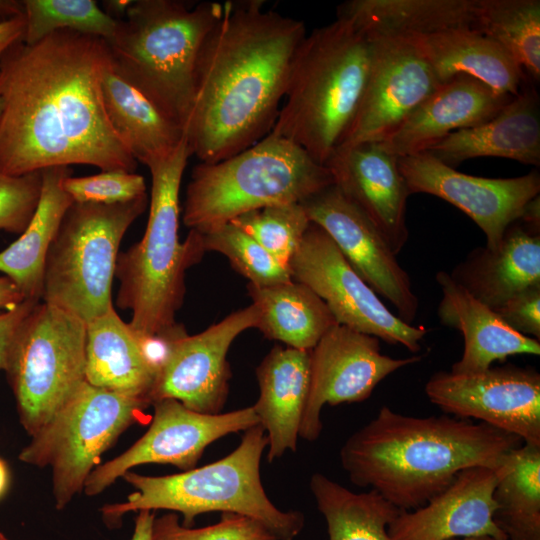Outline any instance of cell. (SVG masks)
<instances>
[{"instance_id":"obj_1","label":"cell","mask_w":540,"mask_h":540,"mask_svg":"<svg viewBox=\"0 0 540 540\" xmlns=\"http://www.w3.org/2000/svg\"><path fill=\"white\" fill-rule=\"evenodd\" d=\"M106 41L69 30L10 47L0 59V173L55 166L135 172L137 161L113 131L101 80Z\"/></svg>"},{"instance_id":"obj_2","label":"cell","mask_w":540,"mask_h":540,"mask_svg":"<svg viewBox=\"0 0 540 540\" xmlns=\"http://www.w3.org/2000/svg\"><path fill=\"white\" fill-rule=\"evenodd\" d=\"M262 0L226 1L200 49L186 139L214 163L273 129L305 24L264 8Z\"/></svg>"},{"instance_id":"obj_3","label":"cell","mask_w":540,"mask_h":540,"mask_svg":"<svg viewBox=\"0 0 540 540\" xmlns=\"http://www.w3.org/2000/svg\"><path fill=\"white\" fill-rule=\"evenodd\" d=\"M523 441L487 424L448 415L415 417L382 406L340 450L350 481L402 511L416 509L463 469L496 468Z\"/></svg>"},{"instance_id":"obj_4","label":"cell","mask_w":540,"mask_h":540,"mask_svg":"<svg viewBox=\"0 0 540 540\" xmlns=\"http://www.w3.org/2000/svg\"><path fill=\"white\" fill-rule=\"evenodd\" d=\"M371 57V39L349 18L337 16L306 35L270 133L325 165L357 112Z\"/></svg>"},{"instance_id":"obj_5","label":"cell","mask_w":540,"mask_h":540,"mask_svg":"<svg viewBox=\"0 0 540 540\" xmlns=\"http://www.w3.org/2000/svg\"><path fill=\"white\" fill-rule=\"evenodd\" d=\"M190 156L185 136L170 156L147 166L152 185L146 230L139 242L117 256L116 304L131 311L129 325L144 338L165 336L178 325L185 272L206 252L199 232L190 230L182 243L178 236L179 191Z\"/></svg>"},{"instance_id":"obj_6","label":"cell","mask_w":540,"mask_h":540,"mask_svg":"<svg viewBox=\"0 0 540 540\" xmlns=\"http://www.w3.org/2000/svg\"><path fill=\"white\" fill-rule=\"evenodd\" d=\"M222 11L219 2L191 6L176 0L133 1L106 41L115 72L184 131L198 55Z\"/></svg>"},{"instance_id":"obj_7","label":"cell","mask_w":540,"mask_h":540,"mask_svg":"<svg viewBox=\"0 0 540 540\" xmlns=\"http://www.w3.org/2000/svg\"><path fill=\"white\" fill-rule=\"evenodd\" d=\"M266 448L265 431L257 424L244 431L231 453L202 467L165 476L128 471L122 478L136 491L125 502L104 505L103 519L115 526L129 512L167 510L181 513L182 524L191 527L203 513H236L261 522L278 540H293L305 517L298 510L278 509L268 498L260 476Z\"/></svg>"},{"instance_id":"obj_8","label":"cell","mask_w":540,"mask_h":540,"mask_svg":"<svg viewBox=\"0 0 540 540\" xmlns=\"http://www.w3.org/2000/svg\"><path fill=\"white\" fill-rule=\"evenodd\" d=\"M334 184L330 169L272 133L214 163L200 162L186 189L182 220L205 233L265 207L301 203Z\"/></svg>"},{"instance_id":"obj_9","label":"cell","mask_w":540,"mask_h":540,"mask_svg":"<svg viewBox=\"0 0 540 540\" xmlns=\"http://www.w3.org/2000/svg\"><path fill=\"white\" fill-rule=\"evenodd\" d=\"M147 204V194L116 204L73 202L47 253L41 300L86 324L113 306L120 243Z\"/></svg>"},{"instance_id":"obj_10","label":"cell","mask_w":540,"mask_h":540,"mask_svg":"<svg viewBox=\"0 0 540 540\" xmlns=\"http://www.w3.org/2000/svg\"><path fill=\"white\" fill-rule=\"evenodd\" d=\"M150 404L85 381L65 404L31 435L18 459L36 467H50L55 507L64 509L83 491L101 455Z\"/></svg>"},{"instance_id":"obj_11","label":"cell","mask_w":540,"mask_h":540,"mask_svg":"<svg viewBox=\"0 0 540 540\" xmlns=\"http://www.w3.org/2000/svg\"><path fill=\"white\" fill-rule=\"evenodd\" d=\"M85 348L86 323L45 302L37 303L17 328L4 371L29 436L86 381Z\"/></svg>"},{"instance_id":"obj_12","label":"cell","mask_w":540,"mask_h":540,"mask_svg":"<svg viewBox=\"0 0 540 540\" xmlns=\"http://www.w3.org/2000/svg\"><path fill=\"white\" fill-rule=\"evenodd\" d=\"M291 279L314 291L338 324L374 336L412 353L421 350L423 326L400 320L348 263L330 236L310 223L288 262Z\"/></svg>"},{"instance_id":"obj_13","label":"cell","mask_w":540,"mask_h":540,"mask_svg":"<svg viewBox=\"0 0 540 540\" xmlns=\"http://www.w3.org/2000/svg\"><path fill=\"white\" fill-rule=\"evenodd\" d=\"M152 406L154 414L147 432L89 474L83 487L87 496L103 492L139 465L169 464L181 471L193 469L211 443L258 424L252 406L218 414L194 411L171 398L155 401Z\"/></svg>"},{"instance_id":"obj_14","label":"cell","mask_w":540,"mask_h":540,"mask_svg":"<svg viewBox=\"0 0 540 540\" xmlns=\"http://www.w3.org/2000/svg\"><path fill=\"white\" fill-rule=\"evenodd\" d=\"M425 393L446 414L473 418L540 445V374L534 368L508 364L477 373L438 371Z\"/></svg>"},{"instance_id":"obj_15","label":"cell","mask_w":540,"mask_h":540,"mask_svg":"<svg viewBox=\"0 0 540 540\" xmlns=\"http://www.w3.org/2000/svg\"><path fill=\"white\" fill-rule=\"evenodd\" d=\"M258 321L259 312L251 304L195 335L181 327L169 339L149 396L151 405L171 398L200 413H221L231 377L229 348L242 332L256 328Z\"/></svg>"},{"instance_id":"obj_16","label":"cell","mask_w":540,"mask_h":540,"mask_svg":"<svg viewBox=\"0 0 540 540\" xmlns=\"http://www.w3.org/2000/svg\"><path fill=\"white\" fill-rule=\"evenodd\" d=\"M422 357L392 358L381 353L378 338L334 325L310 350V386L299 436L316 441L324 405L362 402L383 379Z\"/></svg>"},{"instance_id":"obj_17","label":"cell","mask_w":540,"mask_h":540,"mask_svg":"<svg viewBox=\"0 0 540 540\" xmlns=\"http://www.w3.org/2000/svg\"><path fill=\"white\" fill-rule=\"evenodd\" d=\"M371 41L372 57L365 90L337 148L383 142L441 84L408 40Z\"/></svg>"},{"instance_id":"obj_18","label":"cell","mask_w":540,"mask_h":540,"mask_svg":"<svg viewBox=\"0 0 540 540\" xmlns=\"http://www.w3.org/2000/svg\"><path fill=\"white\" fill-rule=\"evenodd\" d=\"M310 222L333 240L357 274L412 325L419 301L408 273L367 216L332 184L301 202Z\"/></svg>"},{"instance_id":"obj_19","label":"cell","mask_w":540,"mask_h":540,"mask_svg":"<svg viewBox=\"0 0 540 540\" xmlns=\"http://www.w3.org/2000/svg\"><path fill=\"white\" fill-rule=\"evenodd\" d=\"M410 195L439 197L467 214L484 232L486 247L496 249L506 228L540 193L536 170L515 178H484L445 165L427 152L398 158Z\"/></svg>"},{"instance_id":"obj_20","label":"cell","mask_w":540,"mask_h":540,"mask_svg":"<svg viewBox=\"0 0 540 540\" xmlns=\"http://www.w3.org/2000/svg\"><path fill=\"white\" fill-rule=\"evenodd\" d=\"M496 482V468H465L424 505L400 511L389 524L388 534L392 540H460L484 535L507 540L493 520Z\"/></svg>"},{"instance_id":"obj_21","label":"cell","mask_w":540,"mask_h":540,"mask_svg":"<svg viewBox=\"0 0 540 540\" xmlns=\"http://www.w3.org/2000/svg\"><path fill=\"white\" fill-rule=\"evenodd\" d=\"M325 165L334 184L373 223L395 255L409 238L406 206L410 195L398 158L379 143L337 148Z\"/></svg>"},{"instance_id":"obj_22","label":"cell","mask_w":540,"mask_h":540,"mask_svg":"<svg viewBox=\"0 0 540 540\" xmlns=\"http://www.w3.org/2000/svg\"><path fill=\"white\" fill-rule=\"evenodd\" d=\"M513 97L497 93L472 77L455 76L441 83L379 144L397 158L425 152L450 133L493 118Z\"/></svg>"},{"instance_id":"obj_23","label":"cell","mask_w":540,"mask_h":540,"mask_svg":"<svg viewBox=\"0 0 540 540\" xmlns=\"http://www.w3.org/2000/svg\"><path fill=\"white\" fill-rule=\"evenodd\" d=\"M425 152L454 169L477 157L507 158L539 166L540 101L535 83L529 80L493 118L452 132Z\"/></svg>"},{"instance_id":"obj_24","label":"cell","mask_w":540,"mask_h":540,"mask_svg":"<svg viewBox=\"0 0 540 540\" xmlns=\"http://www.w3.org/2000/svg\"><path fill=\"white\" fill-rule=\"evenodd\" d=\"M450 277L496 310L521 291L540 285V229L515 220L496 249H474L455 266Z\"/></svg>"},{"instance_id":"obj_25","label":"cell","mask_w":540,"mask_h":540,"mask_svg":"<svg viewBox=\"0 0 540 540\" xmlns=\"http://www.w3.org/2000/svg\"><path fill=\"white\" fill-rule=\"evenodd\" d=\"M443 297L438 306L439 321L457 329L464 338L461 358L451 372L484 371L495 361L517 354L539 355L540 341L510 328L499 315L469 294L445 271L436 274Z\"/></svg>"},{"instance_id":"obj_26","label":"cell","mask_w":540,"mask_h":540,"mask_svg":"<svg viewBox=\"0 0 540 540\" xmlns=\"http://www.w3.org/2000/svg\"><path fill=\"white\" fill-rule=\"evenodd\" d=\"M252 406L267 437V461L295 452L310 386V351L274 346L256 368Z\"/></svg>"},{"instance_id":"obj_27","label":"cell","mask_w":540,"mask_h":540,"mask_svg":"<svg viewBox=\"0 0 540 540\" xmlns=\"http://www.w3.org/2000/svg\"><path fill=\"white\" fill-rule=\"evenodd\" d=\"M404 39L411 43L441 83L465 75L497 93L516 96L530 80L498 43L471 27Z\"/></svg>"},{"instance_id":"obj_28","label":"cell","mask_w":540,"mask_h":540,"mask_svg":"<svg viewBox=\"0 0 540 540\" xmlns=\"http://www.w3.org/2000/svg\"><path fill=\"white\" fill-rule=\"evenodd\" d=\"M157 368L142 338L114 306L86 324L85 379L96 387L148 402Z\"/></svg>"},{"instance_id":"obj_29","label":"cell","mask_w":540,"mask_h":540,"mask_svg":"<svg viewBox=\"0 0 540 540\" xmlns=\"http://www.w3.org/2000/svg\"><path fill=\"white\" fill-rule=\"evenodd\" d=\"M101 89L109 123L137 162L149 166L164 159L185 138L178 124L115 72L110 57Z\"/></svg>"},{"instance_id":"obj_30","label":"cell","mask_w":540,"mask_h":540,"mask_svg":"<svg viewBox=\"0 0 540 540\" xmlns=\"http://www.w3.org/2000/svg\"><path fill=\"white\" fill-rule=\"evenodd\" d=\"M38 206L20 237L0 252V272L20 290L25 299L40 301L44 266L50 245L62 219L73 203L62 181L72 175L69 166L43 169Z\"/></svg>"},{"instance_id":"obj_31","label":"cell","mask_w":540,"mask_h":540,"mask_svg":"<svg viewBox=\"0 0 540 540\" xmlns=\"http://www.w3.org/2000/svg\"><path fill=\"white\" fill-rule=\"evenodd\" d=\"M337 16L351 19L370 39L407 38L472 28L473 0H350Z\"/></svg>"},{"instance_id":"obj_32","label":"cell","mask_w":540,"mask_h":540,"mask_svg":"<svg viewBox=\"0 0 540 540\" xmlns=\"http://www.w3.org/2000/svg\"><path fill=\"white\" fill-rule=\"evenodd\" d=\"M247 291L259 312L256 328L287 347L310 351L338 324L326 303L300 282L263 287L248 283Z\"/></svg>"},{"instance_id":"obj_33","label":"cell","mask_w":540,"mask_h":540,"mask_svg":"<svg viewBox=\"0 0 540 540\" xmlns=\"http://www.w3.org/2000/svg\"><path fill=\"white\" fill-rule=\"evenodd\" d=\"M496 473L495 524L507 540H540V445L509 450Z\"/></svg>"},{"instance_id":"obj_34","label":"cell","mask_w":540,"mask_h":540,"mask_svg":"<svg viewBox=\"0 0 540 540\" xmlns=\"http://www.w3.org/2000/svg\"><path fill=\"white\" fill-rule=\"evenodd\" d=\"M309 487L329 540H392L388 526L402 510L376 491L356 493L318 472Z\"/></svg>"},{"instance_id":"obj_35","label":"cell","mask_w":540,"mask_h":540,"mask_svg":"<svg viewBox=\"0 0 540 540\" xmlns=\"http://www.w3.org/2000/svg\"><path fill=\"white\" fill-rule=\"evenodd\" d=\"M472 28L498 43L533 83L539 82V0H473Z\"/></svg>"},{"instance_id":"obj_36","label":"cell","mask_w":540,"mask_h":540,"mask_svg":"<svg viewBox=\"0 0 540 540\" xmlns=\"http://www.w3.org/2000/svg\"><path fill=\"white\" fill-rule=\"evenodd\" d=\"M25 30L22 42L35 44L48 35L69 30L110 40L117 27L114 19L94 0H24Z\"/></svg>"},{"instance_id":"obj_37","label":"cell","mask_w":540,"mask_h":540,"mask_svg":"<svg viewBox=\"0 0 540 540\" xmlns=\"http://www.w3.org/2000/svg\"><path fill=\"white\" fill-rule=\"evenodd\" d=\"M200 234L205 251L226 256L249 284L263 287L292 280L286 266L232 222Z\"/></svg>"},{"instance_id":"obj_38","label":"cell","mask_w":540,"mask_h":540,"mask_svg":"<svg viewBox=\"0 0 540 540\" xmlns=\"http://www.w3.org/2000/svg\"><path fill=\"white\" fill-rule=\"evenodd\" d=\"M231 222L287 268L311 223L301 203L265 207L243 214Z\"/></svg>"},{"instance_id":"obj_39","label":"cell","mask_w":540,"mask_h":540,"mask_svg":"<svg viewBox=\"0 0 540 540\" xmlns=\"http://www.w3.org/2000/svg\"><path fill=\"white\" fill-rule=\"evenodd\" d=\"M151 540H278L261 522L236 513H221L219 522L192 528L174 512L155 517Z\"/></svg>"},{"instance_id":"obj_40","label":"cell","mask_w":540,"mask_h":540,"mask_svg":"<svg viewBox=\"0 0 540 540\" xmlns=\"http://www.w3.org/2000/svg\"><path fill=\"white\" fill-rule=\"evenodd\" d=\"M64 191L73 202L116 204L146 195L144 177L125 170L101 171L84 177L72 175L62 181Z\"/></svg>"},{"instance_id":"obj_41","label":"cell","mask_w":540,"mask_h":540,"mask_svg":"<svg viewBox=\"0 0 540 540\" xmlns=\"http://www.w3.org/2000/svg\"><path fill=\"white\" fill-rule=\"evenodd\" d=\"M41 171L22 176L0 173V230L21 234L28 226L40 199Z\"/></svg>"},{"instance_id":"obj_42","label":"cell","mask_w":540,"mask_h":540,"mask_svg":"<svg viewBox=\"0 0 540 540\" xmlns=\"http://www.w3.org/2000/svg\"><path fill=\"white\" fill-rule=\"evenodd\" d=\"M494 311L513 330L540 341V285L521 291Z\"/></svg>"},{"instance_id":"obj_43","label":"cell","mask_w":540,"mask_h":540,"mask_svg":"<svg viewBox=\"0 0 540 540\" xmlns=\"http://www.w3.org/2000/svg\"><path fill=\"white\" fill-rule=\"evenodd\" d=\"M39 302L26 299L16 307L0 313V370L5 368L9 348L17 328Z\"/></svg>"},{"instance_id":"obj_44","label":"cell","mask_w":540,"mask_h":540,"mask_svg":"<svg viewBox=\"0 0 540 540\" xmlns=\"http://www.w3.org/2000/svg\"><path fill=\"white\" fill-rule=\"evenodd\" d=\"M24 30V15L0 21V59L10 47L22 40Z\"/></svg>"},{"instance_id":"obj_45","label":"cell","mask_w":540,"mask_h":540,"mask_svg":"<svg viewBox=\"0 0 540 540\" xmlns=\"http://www.w3.org/2000/svg\"><path fill=\"white\" fill-rule=\"evenodd\" d=\"M26 300L18 287L6 276L0 277V313Z\"/></svg>"},{"instance_id":"obj_46","label":"cell","mask_w":540,"mask_h":540,"mask_svg":"<svg viewBox=\"0 0 540 540\" xmlns=\"http://www.w3.org/2000/svg\"><path fill=\"white\" fill-rule=\"evenodd\" d=\"M154 518L155 514L153 511H138L131 540H151L152 524Z\"/></svg>"},{"instance_id":"obj_47","label":"cell","mask_w":540,"mask_h":540,"mask_svg":"<svg viewBox=\"0 0 540 540\" xmlns=\"http://www.w3.org/2000/svg\"><path fill=\"white\" fill-rule=\"evenodd\" d=\"M526 225L540 229V197L537 195L532 198L523 208L520 217L518 218Z\"/></svg>"},{"instance_id":"obj_48","label":"cell","mask_w":540,"mask_h":540,"mask_svg":"<svg viewBox=\"0 0 540 540\" xmlns=\"http://www.w3.org/2000/svg\"><path fill=\"white\" fill-rule=\"evenodd\" d=\"M23 15L22 1L0 0V21Z\"/></svg>"},{"instance_id":"obj_49","label":"cell","mask_w":540,"mask_h":540,"mask_svg":"<svg viewBox=\"0 0 540 540\" xmlns=\"http://www.w3.org/2000/svg\"><path fill=\"white\" fill-rule=\"evenodd\" d=\"M132 2L133 1L130 0L104 1V6L106 7L105 12L111 17H113V15H125Z\"/></svg>"},{"instance_id":"obj_50","label":"cell","mask_w":540,"mask_h":540,"mask_svg":"<svg viewBox=\"0 0 540 540\" xmlns=\"http://www.w3.org/2000/svg\"><path fill=\"white\" fill-rule=\"evenodd\" d=\"M10 484V473L4 460L0 458V499L6 494Z\"/></svg>"},{"instance_id":"obj_51","label":"cell","mask_w":540,"mask_h":540,"mask_svg":"<svg viewBox=\"0 0 540 540\" xmlns=\"http://www.w3.org/2000/svg\"><path fill=\"white\" fill-rule=\"evenodd\" d=\"M460 540H499V539L493 538L491 536L484 535V536H476V537L464 538V539H460Z\"/></svg>"},{"instance_id":"obj_52","label":"cell","mask_w":540,"mask_h":540,"mask_svg":"<svg viewBox=\"0 0 540 540\" xmlns=\"http://www.w3.org/2000/svg\"><path fill=\"white\" fill-rule=\"evenodd\" d=\"M0 540H8L1 531H0Z\"/></svg>"},{"instance_id":"obj_53","label":"cell","mask_w":540,"mask_h":540,"mask_svg":"<svg viewBox=\"0 0 540 540\" xmlns=\"http://www.w3.org/2000/svg\"><path fill=\"white\" fill-rule=\"evenodd\" d=\"M1 111H2V99L0 97V115H1Z\"/></svg>"}]
</instances>
